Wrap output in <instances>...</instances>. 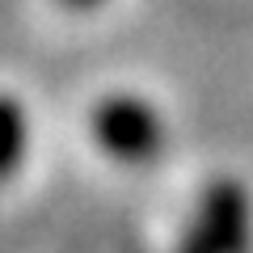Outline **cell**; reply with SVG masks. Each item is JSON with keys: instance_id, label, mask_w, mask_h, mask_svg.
<instances>
[{"instance_id": "1", "label": "cell", "mask_w": 253, "mask_h": 253, "mask_svg": "<svg viewBox=\"0 0 253 253\" xmlns=\"http://www.w3.org/2000/svg\"><path fill=\"white\" fill-rule=\"evenodd\" d=\"M89 131H93V144L118 165H152L165 148L161 114L135 93H114V97L97 101Z\"/></svg>"}, {"instance_id": "2", "label": "cell", "mask_w": 253, "mask_h": 253, "mask_svg": "<svg viewBox=\"0 0 253 253\" xmlns=\"http://www.w3.org/2000/svg\"><path fill=\"white\" fill-rule=\"evenodd\" d=\"M194 232L215 253H249L253 211H249V194H245L241 181H215V186H207V194L199 203Z\"/></svg>"}, {"instance_id": "3", "label": "cell", "mask_w": 253, "mask_h": 253, "mask_svg": "<svg viewBox=\"0 0 253 253\" xmlns=\"http://www.w3.org/2000/svg\"><path fill=\"white\" fill-rule=\"evenodd\" d=\"M26 152H30V114L21 97L0 93V181H9L26 165Z\"/></svg>"}, {"instance_id": "4", "label": "cell", "mask_w": 253, "mask_h": 253, "mask_svg": "<svg viewBox=\"0 0 253 253\" xmlns=\"http://www.w3.org/2000/svg\"><path fill=\"white\" fill-rule=\"evenodd\" d=\"M177 253H215V249H211V245L203 241V236L194 232V228H190V236H186V241H181V249H177Z\"/></svg>"}, {"instance_id": "5", "label": "cell", "mask_w": 253, "mask_h": 253, "mask_svg": "<svg viewBox=\"0 0 253 253\" xmlns=\"http://www.w3.org/2000/svg\"><path fill=\"white\" fill-rule=\"evenodd\" d=\"M63 4H72V9H93V4H101V0H63Z\"/></svg>"}]
</instances>
